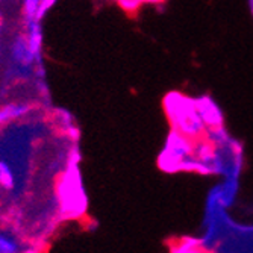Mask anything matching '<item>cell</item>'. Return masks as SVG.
<instances>
[{"instance_id":"10","label":"cell","mask_w":253,"mask_h":253,"mask_svg":"<svg viewBox=\"0 0 253 253\" xmlns=\"http://www.w3.org/2000/svg\"><path fill=\"white\" fill-rule=\"evenodd\" d=\"M138 2L143 5V3H163L166 0H138Z\"/></svg>"},{"instance_id":"7","label":"cell","mask_w":253,"mask_h":253,"mask_svg":"<svg viewBox=\"0 0 253 253\" xmlns=\"http://www.w3.org/2000/svg\"><path fill=\"white\" fill-rule=\"evenodd\" d=\"M21 244L15 235L0 229V253H17L21 252Z\"/></svg>"},{"instance_id":"3","label":"cell","mask_w":253,"mask_h":253,"mask_svg":"<svg viewBox=\"0 0 253 253\" xmlns=\"http://www.w3.org/2000/svg\"><path fill=\"white\" fill-rule=\"evenodd\" d=\"M25 37L28 41V45L35 56L37 67L44 65L42 64V44H44V35H42V28L40 20H32V21H25ZM35 67V68H37Z\"/></svg>"},{"instance_id":"4","label":"cell","mask_w":253,"mask_h":253,"mask_svg":"<svg viewBox=\"0 0 253 253\" xmlns=\"http://www.w3.org/2000/svg\"><path fill=\"white\" fill-rule=\"evenodd\" d=\"M32 111V106L25 102H8L0 106V127L25 119Z\"/></svg>"},{"instance_id":"9","label":"cell","mask_w":253,"mask_h":253,"mask_svg":"<svg viewBox=\"0 0 253 253\" xmlns=\"http://www.w3.org/2000/svg\"><path fill=\"white\" fill-rule=\"evenodd\" d=\"M58 2V0H41V9H42V15H45L47 14L52 8H53V5Z\"/></svg>"},{"instance_id":"8","label":"cell","mask_w":253,"mask_h":253,"mask_svg":"<svg viewBox=\"0 0 253 253\" xmlns=\"http://www.w3.org/2000/svg\"><path fill=\"white\" fill-rule=\"evenodd\" d=\"M117 3L129 14H135L141 6V3L138 2V0H117Z\"/></svg>"},{"instance_id":"5","label":"cell","mask_w":253,"mask_h":253,"mask_svg":"<svg viewBox=\"0 0 253 253\" xmlns=\"http://www.w3.org/2000/svg\"><path fill=\"white\" fill-rule=\"evenodd\" d=\"M55 123L61 127L62 133L72 140L78 141L79 138V129L75 123V117L65 109H56L55 111Z\"/></svg>"},{"instance_id":"2","label":"cell","mask_w":253,"mask_h":253,"mask_svg":"<svg viewBox=\"0 0 253 253\" xmlns=\"http://www.w3.org/2000/svg\"><path fill=\"white\" fill-rule=\"evenodd\" d=\"M9 58L12 64V76L18 75V78H26L32 70H35L37 61L28 45L25 32L18 34L12 40L9 49Z\"/></svg>"},{"instance_id":"6","label":"cell","mask_w":253,"mask_h":253,"mask_svg":"<svg viewBox=\"0 0 253 253\" xmlns=\"http://www.w3.org/2000/svg\"><path fill=\"white\" fill-rule=\"evenodd\" d=\"M21 12L25 21H32V20L41 21V18L44 17L41 9V0H23Z\"/></svg>"},{"instance_id":"1","label":"cell","mask_w":253,"mask_h":253,"mask_svg":"<svg viewBox=\"0 0 253 253\" xmlns=\"http://www.w3.org/2000/svg\"><path fill=\"white\" fill-rule=\"evenodd\" d=\"M56 197L64 218L79 220L86 214L88 197L81 173V152L78 144L68 152L65 167L56 182Z\"/></svg>"}]
</instances>
